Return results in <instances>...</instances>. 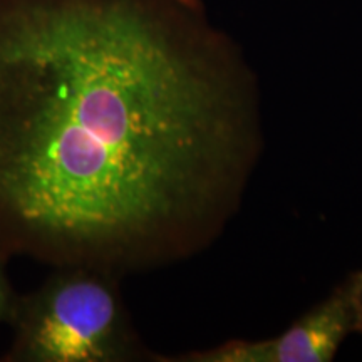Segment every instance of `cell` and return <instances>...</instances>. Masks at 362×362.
I'll return each mask as SVG.
<instances>
[{
	"label": "cell",
	"instance_id": "cell-2",
	"mask_svg": "<svg viewBox=\"0 0 362 362\" xmlns=\"http://www.w3.org/2000/svg\"><path fill=\"white\" fill-rule=\"evenodd\" d=\"M13 330L2 362L155 361L136 332L119 277L89 267H59L27 296L17 297Z\"/></svg>",
	"mask_w": 362,
	"mask_h": 362
},
{
	"label": "cell",
	"instance_id": "cell-3",
	"mask_svg": "<svg viewBox=\"0 0 362 362\" xmlns=\"http://www.w3.org/2000/svg\"><path fill=\"white\" fill-rule=\"evenodd\" d=\"M354 332L346 282L300 315L279 336L259 341L232 339L218 346L175 356H158V362H330L342 342Z\"/></svg>",
	"mask_w": 362,
	"mask_h": 362
},
{
	"label": "cell",
	"instance_id": "cell-1",
	"mask_svg": "<svg viewBox=\"0 0 362 362\" xmlns=\"http://www.w3.org/2000/svg\"><path fill=\"white\" fill-rule=\"evenodd\" d=\"M264 153L197 0H0V252L116 277L208 250Z\"/></svg>",
	"mask_w": 362,
	"mask_h": 362
},
{
	"label": "cell",
	"instance_id": "cell-4",
	"mask_svg": "<svg viewBox=\"0 0 362 362\" xmlns=\"http://www.w3.org/2000/svg\"><path fill=\"white\" fill-rule=\"evenodd\" d=\"M7 257L0 252V324H8L11 320V315L13 312V307H16L17 302V293L13 292V287L11 284V280L7 277L6 272V264H7Z\"/></svg>",
	"mask_w": 362,
	"mask_h": 362
},
{
	"label": "cell",
	"instance_id": "cell-5",
	"mask_svg": "<svg viewBox=\"0 0 362 362\" xmlns=\"http://www.w3.org/2000/svg\"><path fill=\"white\" fill-rule=\"evenodd\" d=\"M344 282H346L347 292H349L354 332L362 334V269L351 274Z\"/></svg>",
	"mask_w": 362,
	"mask_h": 362
}]
</instances>
